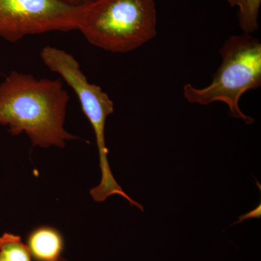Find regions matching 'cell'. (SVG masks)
Listing matches in <instances>:
<instances>
[{
	"label": "cell",
	"mask_w": 261,
	"mask_h": 261,
	"mask_svg": "<svg viewBox=\"0 0 261 261\" xmlns=\"http://www.w3.org/2000/svg\"><path fill=\"white\" fill-rule=\"evenodd\" d=\"M69 100L61 80L13 70L0 84V124L12 135H28L33 146L63 148L78 139L64 128Z\"/></svg>",
	"instance_id": "cell-1"
},
{
	"label": "cell",
	"mask_w": 261,
	"mask_h": 261,
	"mask_svg": "<svg viewBox=\"0 0 261 261\" xmlns=\"http://www.w3.org/2000/svg\"><path fill=\"white\" fill-rule=\"evenodd\" d=\"M78 30L94 47L130 53L157 34L154 0H92L83 5Z\"/></svg>",
	"instance_id": "cell-2"
},
{
	"label": "cell",
	"mask_w": 261,
	"mask_h": 261,
	"mask_svg": "<svg viewBox=\"0 0 261 261\" xmlns=\"http://www.w3.org/2000/svg\"><path fill=\"white\" fill-rule=\"evenodd\" d=\"M221 63L207 87L197 88L187 84L183 95L191 104L208 106L223 102L230 116L251 124L254 119L243 113L240 100L244 94L261 87V42L252 34L233 35L220 49Z\"/></svg>",
	"instance_id": "cell-3"
},
{
	"label": "cell",
	"mask_w": 261,
	"mask_h": 261,
	"mask_svg": "<svg viewBox=\"0 0 261 261\" xmlns=\"http://www.w3.org/2000/svg\"><path fill=\"white\" fill-rule=\"evenodd\" d=\"M40 58L51 71L61 75L65 83L73 89L80 100L82 111L93 128L99 150L102 178L100 184L91 190L92 198L96 202H101L114 195L126 197V194L113 176L108 159L105 129L106 120L114 112L112 99L99 86L89 82L80 63L73 55L63 49L47 46L40 51Z\"/></svg>",
	"instance_id": "cell-4"
},
{
	"label": "cell",
	"mask_w": 261,
	"mask_h": 261,
	"mask_svg": "<svg viewBox=\"0 0 261 261\" xmlns=\"http://www.w3.org/2000/svg\"><path fill=\"white\" fill-rule=\"evenodd\" d=\"M83 5L63 0H0V37L15 43L31 35L78 30Z\"/></svg>",
	"instance_id": "cell-5"
},
{
	"label": "cell",
	"mask_w": 261,
	"mask_h": 261,
	"mask_svg": "<svg viewBox=\"0 0 261 261\" xmlns=\"http://www.w3.org/2000/svg\"><path fill=\"white\" fill-rule=\"evenodd\" d=\"M27 247L37 261H56L63 250L61 233L51 226H40L33 230L27 239Z\"/></svg>",
	"instance_id": "cell-6"
},
{
	"label": "cell",
	"mask_w": 261,
	"mask_h": 261,
	"mask_svg": "<svg viewBox=\"0 0 261 261\" xmlns=\"http://www.w3.org/2000/svg\"><path fill=\"white\" fill-rule=\"evenodd\" d=\"M231 7H238L240 28L244 34H252L259 29L261 0H227Z\"/></svg>",
	"instance_id": "cell-7"
},
{
	"label": "cell",
	"mask_w": 261,
	"mask_h": 261,
	"mask_svg": "<svg viewBox=\"0 0 261 261\" xmlns=\"http://www.w3.org/2000/svg\"><path fill=\"white\" fill-rule=\"evenodd\" d=\"M0 261H32V254L20 236L4 233L0 236Z\"/></svg>",
	"instance_id": "cell-8"
},
{
	"label": "cell",
	"mask_w": 261,
	"mask_h": 261,
	"mask_svg": "<svg viewBox=\"0 0 261 261\" xmlns=\"http://www.w3.org/2000/svg\"><path fill=\"white\" fill-rule=\"evenodd\" d=\"M260 217L261 204H259V205H257L255 209H253V210L250 211V212L247 213V214H245L244 215H242V216H240V217H239L238 221H236V222L233 223V224H240V223L243 222V221H245V220L249 219H260Z\"/></svg>",
	"instance_id": "cell-9"
},
{
	"label": "cell",
	"mask_w": 261,
	"mask_h": 261,
	"mask_svg": "<svg viewBox=\"0 0 261 261\" xmlns=\"http://www.w3.org/2000/svg\"><path fill=\"white\" fill-rule=\"evenodd\" d=\"M63 1L72 5H75V6H81V5L87 4L92 0H63Z\"/></svg>",
	"instance_id": "cell-10"
},
{
	"label": "cell",
	"mask_w": 261,
	"mask_h": 261,
	"mask_svg": "<svg viewBox=\"0 0 261 261\" xmlns=\"http://www.w3.org/2000/svg\"><path fill=\"white\" fill-rule=\"evenodd\" d=\"M56 261H67L66 260H65L64 258H63V257H60L59 258L57 259Z\"/></svg>",
	"instance_id": "cell-11"
}]
</instances>
